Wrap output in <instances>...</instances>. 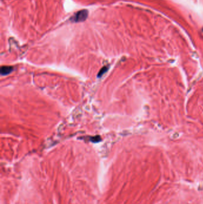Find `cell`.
<instances>
[{
	"label": "cell",
	"mask_w": 203,
	"mask_h": 204,
	"mask_svg": "<svg viewBox=\"0 0 203 204\" xmlns=\"http://www.w3.org/2000/svg\"><path fill=\"white\" fill-rule=\"evenodd\" d=\"M87 13L86 11H81L77 13L76 15L74 16L73 17V19L75 22H79V21H82L85 20L87 17Z\"/></svg>",
	"instance_id": "6da1fadb"
},
{
	"label": "cell",
	"mask_w": 203,
	"mask_h": 204,
	"mask_svg": "<svg viewBox=\"0 0 203 204\" xmlns=\"http://www.w3.org/2000/svg\"><path fill=\"white\" fill-rule=\"evenodd\" d=\"M13 71V67L11 66H3L1 68V74L2 75H6Z\"/></svg>",
	"instance_id": "7a4b0ae2"
},
{
	"label": "cell",
	"mask_w": 203,
	"mask_h": 204,
	"mask_svg": "<svg viewBox=\"0 0 203 204\" xmlns=\"http://www.w3.org/2000/svg\"><path fill=\"white\" fill-rule=\"evenodd\" d=\"M107 67H103V69H101V71H100V72H99V74H98V76H101L102 75H103L104 73L105 72V71H107Z\"/></svg>",
	"instance_id": "3957f363"
}]
</instances>
